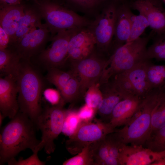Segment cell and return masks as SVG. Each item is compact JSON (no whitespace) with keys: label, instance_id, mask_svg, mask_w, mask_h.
<instances>
[{"label":"cell","instance_id":"6da1fadb","mask_svg":"<svg viewBox=\"0 0 165 165\" xmlns=\"http://www.w3.org/2000/svg\"><path fill=\"white\" fill-rule=\"evenodd\" d=\"M35 124L19 111L2 129L0 135V164L27 149L37 150L40 141L37 138ZM39 152V151H38Z\"/></svg>","mask_w":165,"mask_h":165},{"label":"cell","instance_id":"7a4b0ae2","mask_svg":"<svg viewBox=\"0 0 165 165\" xmlns=\"http://www.w3.org/2000/svg\"><path fill=\"white\" fill-rule=\"evenodd\" d=\"M22 61L16 79L19 111L26 115L36 126L42 111L41 104L42 82L29 61Z\"/></svg>","mask_w":165,"mask_h":165},{"label":"cell","instance_id":"3957f363","mask_svg":"<svg viewBox=\"0 0 165 165\" xmlns=\"http://www.w3.org/2000/svg\"><path fill=\"white\" fill-rule=\"evenodd\" d=\"M159 88L152 90L143 99L129 122L113 134L122 143L144 146L148 137L152 114L156 104Z\"/></svg>","mask_w":165,"mask_h":165},{"label":"cell","instance_id":"277c9868","mask_svg":"<svg viewBox=\"0 0 165 165\" xmlns=\"http://www.w3.org/2000/svg\"><path fill=\"white\" fill-rule=\"evenodd\" d=\"M152 35L140 37L116 49L110 55L105 65L99 85L107 82L112 76L127 72L148 59L147 46Z\"/></svg>","mask_w":165,"mask_h":165},{"label":"cell","instance_id":"5b68a950","mask_svg":"<svg viewBox=\"0 0 165 165\" xmlns=\"http://www.w3.org/2000/svg\"><path fill=\"white\" fill-rule=\"evenodd\" d=\"M50 31L51 38L61 31L85 28L90 24L84 18L64 6L63 0H32Z\"/></svg>","mask_w":165,"mask_h":165},{"label":"cell","instance_id":"8992f818","mask_svg":"<svg viewBox=\"0 0 165 165\" xmlns=\"http://www.w3.org/2000/svg\"><path fill=\"white\" fill-rule=\"evenodd\" d=\"M65 104L47 107L42 110L36 123L37 129L40 130L42 133L41 140L37 147V151H39L43 148L48 154L54 151V141L62 132L67 111L63 107Z\"/></svg>","mask_w":165,"mask_h":165},{"label":"cell","instance_id":"52a82bcc","mask_svg":"<svg viewBox=\"0 0 165 165\" xmlns=\"http://www.w3.org/2000/svg\"><path fill=\"white\" fill-rule=\"evenodd\" d=\"M108 124L102 120L94 119L88 122H82L75 132L68 137L65 143L68 151L76 155L86 145L105 138L114 132Z\"/></svg>","mask_w":165,"mask_h":165},{"label":"cell","instance_id":"ba28073f","mask_svg":"<svg viewBox=\"0 0 165 165\" xmlns=\"http://www.w3.org/2000/svg\"><path fill=\"white\" fill-rule=\"evenodd\" d=\"M109 57L95 51L82 59L70 61L71 70L77 75L80 82V90L84 96L92 85L98 83L105 65Z\"/></svg>","mask_w":165,"mask_h":165},{"label":"cell","instance_id":"9c48e42d","mask_svg":"<svg viewBox=\"0 0 165 165\" xmlns=\"http://www.w3.org/2000/svg\"><path fill=\"white\" fill-rule=\"evenodd\" d=\"M118 4L111 2L105 5L101 13L90 25L96 40L97 51L105 55H109L111 49Z\"/></svg>","mask_w":165,"mask_h":165},{"label":"cell","instance_id":"30bf717a","mask_svg":"<svg viewBox=\"0 0 165 165\" xmlns=\"http://www.w3.org/2000/svg\"><path fill=\"white\" fill-rule=\"evenodd\" d=\"M119 160L120 165H165V150L156 152L141 146L122 144Z\"/></svg>","mask_w":165,"mask_h":165},{"label":"cell","instance_id":"8fae6325","mask_svg":"<svg viewBox=\"0 0 165 165\" xmlns=\"http://www.w3.org/2000/svg\"><path fill=\"white\" fill-rule=\"evenodd\" d=\"M78 29H72L58 32L51 38L52 42L50 47L38 55L39 60L48 68H58L65 63L67 61L70 39Z\"/></svg>","mask_w":165,"mask_h":165},{"label":"cell","instance_id":"7c38bea8","mask_svg":"<svg viewBox=\"0 0 165 165\" xmlns=\"http://www.w3.org/2000/svg\"><path fill=\"white\" fill-rule=\"evenodd\" d=\"M51 38L47 26L45 24H41L25 35L12 50L16 52L21 60L29 61L45 49Z\"/></svg>","mask_w":165,"mask_h":165},{"label":"cell","instance_id":"4fadbf2b","mask_svg":"<svg viewBox=\"0 0 165 165\" xmlns=\"http://www.w3.org/2000/svg\"><path fill=\"white\" fill-rule=\"evenodd\" d=\"M130 5L146 18L154 33L165 32V10L160 0H133Z\"/></svg>","mask_w":165,"mask_h":165},{"label":"cell","instance_id":"5bb4252c","mask_svg":"<svg viewBox=\"0 0 165 165\" xmlns=\"http://www.w3.org/2000/svg\"><path fill=\"white\" fill-rule=\"evenodd\" d=\"M96 44L94 36L90 28L78 29L70 39L67 60L71 61L86 57L94 50Z\"/></svg>","mask_w":165,"mask_h":165},{"label":"cell","instance_id":"9a60e30c","mask_svg":"<svg viewBox=\"0 0 165 165\" xmlns=\"http://www.w3.org/2000/svg\"><path fill=\"white\" fill-rule=\"evenodd\" d=\"M16 79L11 76L0 79V110L5 118H13L19 110Z\"/></svg>","mask_w":165,"mask_h":165},{"label":"cell","instance_id":"2e32d148","mask_svg":"<svg viewBox=\"0 0 165 165\" xmlns=\"http://www.w3.org/2000/svg\"><path fill=\"white\" fill-rule=\"evenodd\" d=\"M130 8V4L126 2L117 5L112 52L126 43L129 38L132 17L134 15Z\"/></svg>","mask_w":165,"mask_h":165},{"label":"cell","instance_id":"e0dca14e","mask_svg":"<svg viewBox=\"0 0 165 165\" xmlns=\"http://www.w3.org/2000/svg\"><path fill=\"white\" fill-rule=\"evenodd\" d=\"M144 98L138 96H131L118 103L113 109L108 123L111 127L115 129L116 127L127 124L138 110Z\"/></svg>","mask_w":165,"mask_h":165},{"label":"cell","instance_id":"ac0fdd59","mask_svg":"<svg viewBox=\"0 0 165 165\" xmlns=\"http://www.w3.org/2000/svg\"><path fill=\"white\" fill-rule=\"evenodd\" d=\"M41 19L39 13L32 5L25 4L24 14L8 48L13 50L25 35L42 24Z\"/></svg>","mask_w":165,"mask_h":165},{"label":"cell","instance_id":"d6986e66","mask_svg":"<svg viewBox=\"0 0 165 165\" xmlns=\"http://www.w3.org/2000/svg\"><path fill=\"white\" fill-rule=\"evenodd\" d=\"M99 86L102 94L103 98L98 107L97 112L101 120L108 123L115 106L124 98L109 81Z\"/></svg>","mask_w":165,"mask_h":165},{"label":"cell","instance_id":"ffe728a7","mask_svg":"<svg viewBox=\"0 0 165 165\" xmlns=\"http://www.w3.org/2000/svg\"><path fill=\"white\" fill-rule=\"evenodd\" d=\"M25 4L0 5V26L9 35L10 41L14 35L24 14Z\"/></svg>","mask_w":165,"mask_h":165},{"label":"cell","instance_id":"44dd1931","mask_svg":"<svg viewBox=\"0 0 165 165\" xmlns=\"http://www.w3.org/2000/svg\"><path fill=\"white\" fill-rule=\"evenodd\" d=\"M151 60L146 59L126 72L137 94L144 98L152 90L148 81L147 71Z\"/></svg>","mask_w":165,"mask_h":165},{"label":"cell","instance_id":"7402d4cb","mask_svg":"<svg viewBox=\"0 0 165 165\" xmlns=\"http://www.w3.org/2000/svg\"><path fill=\"white\" fill-rule=\"evenodd\" d=\"M21 59L16 52L9 48L0 50V71L2 75L11 76L16 79Z\"/></svg>","mask_w":165,"mask_h":165},{"label":"cell","instance_id":"603a6c76","mask_svg":"<svg viewBox=\"0 0 165 165\" xmlns=\"http://www.w3.org/2000/svg\"><path fill=\"white\" fill-rule=\"evenodd\" d=\"M165 126V87H163L159 88L157 102L152 114L148 136L152 132Z\"/></svg>","mask_w":165,"mask_h":165},{"label":"cell","instance_id":"cb8c5ba5","mask_svg":"<svg viewBox=\"0 0 165 165\" xmlns=\"http://www.w3.org/2000/svg\"><path fill=\"white\" fill-rule=\"evenodd\" d=\"M109 81L124 99L131 96H138L126 72L112 76Z\"/></svg>","mask_w":165,"mask_h":165},{"label":"cell","instance_id":"d4e9b609","mask_svg":"<svg viewBox=\"0 0 165 165\" xmlns=\"http://www.w3.org/2000/svg\"><path fill=\"white\" fill-rule=\"evenodd\" d=\"M147 75L152 89L165 87V65H156L151 61Z\"/></svg>","mask_w":165,"mask_h":165},{"label":"cell","instance_id":"484cf974","mask_svg":"<svg viewBox=\"0 0 165 165\" xmlns=\"http://www.w3.org/2000/svg\"><path fill=\"white\" fill-rule=\"evenodd\" d=\"M146 57L165 61V32L156 34L152 44L147 48Z\"/></svg>","mask_w":165,"mask_h":165},{"label":"cell","instance_id":"4316f807","mask_svg":"<svg viewBox=\"0 0 165 165\" xmlns=\"http://www.w3.org/2000/svg\"><path fill=\"white\" fill-rule=\"evenodd\" d=\"M59 91L65 103H72L82 97L79 81L75 74Z\"/></svg>","mask_w":165,"mask_h":165},{"label":"cell","instance_id":"83f0119b","mask_svg":"<svg viewBox=\"0 0 165 165\" xmlns=\"http://www.w3.org/2000/svg\"><path fill=\"white\" fill-rule=\"evenodd\" d=\"M48 69L46 75L47 80L55 85L60 90L68 80L74 75L71 70L65 72L57 68H50Z\"/></svg>","mask_w":165,"mask_h":165},{"label":"cell","instance_id":"f1b7e54d","mask_svg":"<svg viewBox=\"0 0 165 165\" xmlns=\"http://www.w3.org/2000/svg\"><path fill=\"white\" fill-rule=\"evenodd\" d=\"M143 147L156 152L165 150V126L151 133Z\"/></svg>","mask_w":165,"mask_h":165},{"label":"cell","instance_id":"f546056e","mask_svg":"<svg viewBox=\"0 0 165 165\" xmlns=\"http://www.w3.org/2000/svg\"><path fill=\"white\" fill-rule=\"evenodd\" d=\"M94 161V165H103L109 156L106 138L90 144Z\"/></svg>","mask_w":165,"mask_h":165},{"label":"cell","instance_id":"4dcf8cb0","mask_svg":"<svg viewBox=\"0 0 165 165\" xmlns=\"http://www.w3.org/2000/svg\"><path fill=\"white\" fill-rule=\"evenodd\" d=\"M90 144L85 147L75 156L67 160L63 165H94V161Z\"/></svg>","mask_w":165,"mask_h":165},{"label":"cell","instance_id":"1f68e13d","mask_svg":"<svg viewBox=\"0 0 165 165\" xmlns=\"http://www.w3.org/2000/svg\"><path fill=\"white\" fill-rule=\"evenodd\" d=\"M148 26V22L143 15L140 13L137 15L134 14L132 19L130 37L127 42L133 41L140 37Z\"/></svg>","mask_w":165,"mask_h":165},{"label":"cell","instance_id":"d6a6232c","mask_svg":"<svg viewBox=\"0 0 165 165\" xmlns=\"http://www.w3.org/2000/svg\"><path fill=\"white\" fill-rule=\"evenodd\" d=\"M81 122L77 111L67 110L62 132L65 136L69 137L75 132Z\"/></svg>","mask_w":165,"mask_h":165},{"label":"cell","instance_id":"836d02e7","mask_svg":"<svg viewBox=\"0 0 165 165\" xmlns=\"http://www.w3.org/2000/svg\"><path fill=\"white\" fill-rule=\"evenodd\" d=\"M102 98V94L98 83L94 84L90 86L84 95L85 104L97 110Z\"/></svg>","mask_w":165,"mask_h":165},{"label":"cell","instance_id":"e575fe53","mask_svg":"<svg viewBox=\"0 0 165 165\" xmlns=\"http://www.w3.org/2000/svg\"><path fill=\"white\" fill-rule=\"evenodd\" d=\"M38 151L33 152V154L26 159H23L20 157L18 160L15 158H13L7 162L9 165H44L46 164L45 162L42 161L39 159L38 156Z\"/></svg>","mask_w":165,"mask_h":165},{"label":"cell","instance_id":"d590c367","mask_svg":"<svg viewBox=\"0 0 165 165\" xmlns=\"http://www.w3.org/2000/svg\"><path fill=\"white\" fill-rule=\"evenodd\" d=\"M113 133L107 135L106 140L109 156L119 160L120 149L122 143L115 137Z\"/></svg>","mask_w":165,"mask_h":165},{"label":"cell","instance_id":"8d00e7d4","mask_svg":"<svg viewBox=\"0 0 165 165\" xmlns=\"http://www.w3.org/2000/svg\"><path fill=\"white\" fill-rule=\"evenodd\" d=\"M67 6L90 9L102 4L100 0H63Z\"/></svg>","mask_w":165,"mask_h":165},{"label":"cell","instance_id":"74e56055","mask_svg":"<svg viewBox=\"0 0 165 165\" xmlns=\"http://www.w3.org/2000/svg\"><path fill=\"white\" fill-rule=\"evenodd\" d=\"M43 94L46 100L52 106H57L62 103H65L59 90L53 89H48L44 91Z\"/></svg>","mask_w":165,"mask_h":165},{"label":"cell","instance_id":"f35d334b","mask_svg":"<svg viewBox=\"0 0 165 165\" xmlns=\"http://www.w3.org/2000/svg\"><path fill=\"white\" fill-rule=\"evenodd\" d=\"M79 116L82 122L92 120L97 112V110L85 104L77 111Z\"/></svg>","mask_w":165,"mask_h":165},{"label":"cell","instance_id":"ab89813d","mask_svg":"<svg viewBox=\"0 0 165 165\" xmlns=\"http://www.w3.org/2000/svg\"><path fill=\"white\" fill-rule=\"evenodd\" d=\"M10 42V37L8 34L0 26V50L8 48Z\"/></svg>","mask_w":165,"mask_h":165},{"label":"cell","instance_id":"60d3db41","mask_svg":"<svg viewBox=\"0 0 165 165\" xmlns=\"http://www.w3.org/2000/svg\"><path fill=\"white\" fill-rule=\"evenodd\" d=\"M32 0H0V5H14L24 3L25 1Z\"/></svg>","mask_w":165,"mask_h":165},{"label":"cell","instance_id":"b9f144b4","mask_svg":"<svg viewBox=\"0 0 165 165\" xmlns=\"http://www.w3.org/2000/svg\"><path fill=\"white\" fill-rule=\"evenodd\" d=\"M102 4L104 5L111 2L117 4L120 3L125 2L126 0H100Z\"/></svg>","mask_w":165,"mask_h":165},{"label":"cell","instance_id":"7bdbcfd3","mask_svg":"<svg viewBox=\"0 0 165 165\" xmlns=\"http://www.w3.org/2000/svg\"><path fill=\"white\" fill-rule=\"evenodd\" d=\"M4 118H5L4 116L0 112V127H1V126L2 125V121L3 119H4Z\"/></svg>","mask_w":165,"mask_h":165},{"label":"cell","instance_id":"ee69618b","mask_svg":"<svg viewBox=\"0 0 165 165\" xmlns=\"http://www.w3.org/2000/svg\"><path fill=\"white\" fill-rule=\"evenodd\" d=\"M164 2H165V0H164Z\"/></svg>","mask_w":165,"mask_h":165}]
</instances>
